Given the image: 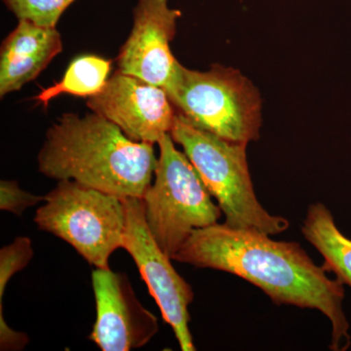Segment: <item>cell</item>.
Segmentation results:
<instances>
[{
	"mask_svg": "<svg viewBox=\"0 0 351 351\" xmlns=\"http://www.w3.org/2000/svg\"><path fill=\"white\" fill-rule=\"evenodd\" d=\"M302 233L324 258L323 269L334 272L339 280L351 287V239L339 230L324 204L308 207Z\"/></svg>",
	"mask_w": 351,
	"mask_h": 351,
	"instance_id": "7c38bea8",
	"label": "cell"
},
{
	"mask_svg": "<svg viewBox=\"0 0 351 351\" xmlns=\"http://www.w3.org/2000/svg\"><path fill=\"white\" fill-rule=\"evenodd\" d=\"M112 61L96 55H82L69 64L60 82L41 90L34 100L47 108L49 101L63 94L90 98L103 89L107 83Z\"/></svg>",
	"mask_w": 351,
	"mask_h": 351,
	"instance_id": "4fadbf2b",
	"label": "cell"
},
{
	"mask_svg": "<svg viewBox=\"0 0 351 351\" xmlns=\"http://www.w3.org/2000/svg\"><path fill=\"white\" fill-rule=\"evenodd\" d=\"M181 16L168 0H138L133 27L117 56V71L166 89L179 64L170 44Z\"/></svg>",
	"mask_w": 351,
	"mask_h": 351,
	"instance_id": "30bf717a",
	"label": "cell"
},
{
	"mask_svg": "<svg viewBox=\"0 0 351 351\" xmlns=\"http://www.w3.org/2000/svg\"><path fill=\"white\" fill-rule=\"evenodd\" d=\"M195 166L226 217V225L276 235L289 228L287 219L269 214L258 202L248 160V143H235L202 130L177 113L170 132Z\"/></svg>",
	"mask_w": 351,
	"mask_h": 351,
	"instance_id": "3957f363",
	"label": "cell"
},
{
	"mask_svg": "<svg viewBox=\"0 0 351 351\" xmlns=\"http://www.w3.org/2000/svg\"><path fill=\"white\" fill-rule=\"evenodd\" d=\"M32 241L29 237H17L12 243L0 250V323H5L3 314V295L7 284L14 274L29 265L34 257Z\"/></svg>",
	"mask_w": 351,
	"mask_h": 351,
	"instance_id": "9a60e30c",
	"label": "cell"
},
{
	"mask_svg": "<svg viewBox=\"0 0 351 351\" xmlns=\"http://www.w3.org/2000/svg\"><path fill=\"white\" fill-rule=\"evenodd\" d=\"M267 233L226 223L198 228L173 258L199 269L228 272L257 286L274 304L319 311L332 325V350L350 346L343 309V283L309 258L295 242L276 241Z\"/></svg>",
	"mask_w": 351,
	"mask_h": 351,
	"instance_id": "6da1fadb",
	"label": "cell"
},
{
	"mask_svg": "<svg viewBox=\"0 0 351 351\" xmlns=\"http://www.w3.org/2000/svg\"><path fill=\"white\" fill-rule=\"evenodd\" d=\"M18 20L44 27H56L60 18L75 0H2Z\"/></svg>",
	"mask_w": 351,
	"mask_h": 351,
	"instance_id": "5bb4252c",
	"label": "cell"
},
{
	"mask_svg": "<svg viewBox=\"0 0 351 351\" xmlns=\"http://www.w3.org/2000/svg\"><path fill=\"white\" fill-rule=\"evenodd\" d=\"M34 223L73 246L96 269H108L110 255L123 245L125 203L119 196L62 180L45 195Z\"/></svg>",
	"mask_w": 351,
	"mask_h": 351,
	"instance_id": "8992f818",
	"label": "cell"
},
{
	"mask_svg": "<svg viewBox=\"0 0 351 351\" xmlns=\"http://www.w3.org/2000/svg\"><path fill=\"white\" fill-rule=\"evenodd\" d=\"M45 196L23 191L15 181L0 182V209L21 216L27 208L44 202Z\"/></svg>",
	"mask_w": 351,
	"mask_h": 351,
	"instance_id": "2e32d148",
	"label": "cell"
},
{
	"mask_svg": "<svg viewBox=\"0 0 351 351\" xmlns=\"http://www.w3.org/2000/svg\"><path fill=\"white\" fill-rule=\"evenodd\" d=\"M124 203L126 228L122 248L133 258L164 321L172 327L181 350L195 351L189 328V306L195 297L193 288L176 271L172 258L164 253L149 232L142 198H124Z\"/></svg>",
	"mask_w": 351,
	"mask_h": 351,
	"instance_id": "52a82bcc",
	"label": "cell"
},
{
	"mask_svg": "<svg viewBox=\"0 0 351 351\" xmlns=\"http://www.w3.org/2000/svg\"><path fill=\"white\" fill-rule=\"evenodd\" d=\"M38 170L120 198H143L157 165L154 145L136 142L100 114L64 113L48 129Z\"/></svg>",
	"mask_w": 351,
	"mask_h": 351,
	"instance_id": "7a4b0ae2",
	"label": "cell"
},
{
	"mask_svg": "<svg viewBox=\"0 0 351 351\" xmlns=\"http://www.w3.org/2000/svg\"><path fill=\"white\" fill-rule=\"evenodd\" d=\"M87 107L136 142L158 144L174 126L177 110L163 88L117 71Z\"/></svg>",
	"mask_w": 351,
	"mask_h": 351,
	"instance_id": "ba28073f",
	"label": "cell"
},
{
	"mask_svg": "<svg viewBox=\"0 0 351 351\" xmlns=\"http://www.w3.org/2000/svg\"><path fill=\"white\" fill-rule=\"evenodd\" d=\"M175 144L170 134L159 141L154 181L142 198L149 232L172 260L195 230L215 225L223 213L195 166Z\"/></svg>",
	"mask_w": 351,
	"mask_h": 351,
	"instance_id": "5b68a950",
	"label": "cell"
},
{
	"mask_svg": "<svg viewBox=\"0 0 351 351\" xmlns=\"http://www.w3.org/2000/svg\"><path fill=\"white\" fill-rule=\"evenodd\" d=\"M96 321L89 336L103 351L143 348L158 332V320L135 295L125 274L110 269L92 272Z\"/></svg>",
	"mask_w": 351,
	"mask_h": 351,
	"instance_id": "9c48e42d",
	"label": "cell"
},
{
	"mask_svg": "<svg viewBox=\"0 0 351 351\" xmlns=\"http://www.w3.org/2000/svg\"><path fill=\"white\" fill-rule=\"evenodd\" d=\"M63 50L56 27L19 20L0 50V97L19 91L32 82Z\"/></svg>",
	"mask_w": 351,
	"mask_h": 351,
	"instance_id": "8fae6325",
	"label": "cell"
},
{
	"mask_svg": "<svg viewBox=\"0 0 351 351\" xmlns=\"http://www.w3.org/2000/svg\"><path fill=\"white\" fill-rule=\"evenodd\" d=\"M165 91L178 113L197 128L230 142L260 137L262 98L237 69L214 64L210 71H198L179 62Z\"/></svg>",
	"mask_w": 351,
	"mask_h": 351,
	"instance_id": "277c9868",
	"label": "cell"
}]
</instances>
